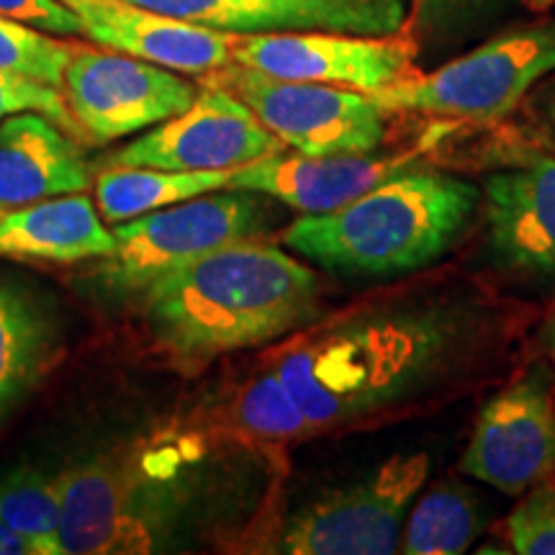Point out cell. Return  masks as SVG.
<instances>
[{
  "label": "cell",
  "mask_w": 555,
  "mask_h": 555,
  "mask_svg": "<svg viewBox=\"0 0 555 555\" xmlns=\"http://www.w3.org/2000/svg\"><path fill=\"white\" fill-rule=\"evenodd\" d=\"M461 474L522 496L555 476V391L551 365H535L494 393L463 450Z\"/></svg>",
  "instance_id": "10"
},
{
  "label": "cell",
  "mask_w": 555,
  "mask_h": 555,
  "mask_svg": "<svg viewBox=\"0 0 555 555\" xmlns=\"http://www.w3.org/2000/svg\"><path fill=\"white\" fill-rule=\"evenodd\" d=\"M80 29L106 50L155 62L183 75H208L229 65L234 34L172 18L131 0H60Z\"/></svg>",
  "instance_id": "14"
},
{
  "label": "cell",
  "mask_w": 555,
  "mask_h": 555,
  "mask_svg": "<svg viewBox=\"0 0 555 555\" xmlns=\"http://www.w3.org/2000/svg\"><path fill=\"white\" fill-rule=\"evenodd\" d=\"M201 78L237 95L291 152L371 155L386 139L388 114L363 90L273 78L240 62Z\"/></svg>",
  "instance_id": "7"
},
{
  "label": "cell",
  "mask_w": 555,
  "mask_h": 555,
  "mask_svg": "<svg viewBox=\"0 0 555 555\" xmlns=\"http://www.w3.org/2000/svg\"><path fill=\"white\" fill-rule=\"evenodd\" d=\"M189 442L172 437L82 461L60 478V538L65 555L157 551L191 496Z\"/></svg>",
  "instance_id": "4"
},
{
  "label": "cell",
  "mask_w": 555,
  "mask_h": 555,
  "mask_svg": "<svg viewBox=\"0 0 555 555\" xmlns=\"http://www.w3.org/2000/svg\"><path fill=\"white\" fill-rule=\"evenodd\" d=\"M227 34L332 31L393 37L406 31L409 0H131Z\"/></svg>",
  "instance_id": "13"
},
{
  "label": "cell",
  "mask_w": 555,
  "mask_h": 555,
  "mask_svg": "<svg viewBox=\"0 0 555 555\" xmlns=\"http://www.w3.org/2000/svg\"><path fill=\"white\" fill-rule=\"evenodd\" d=\"M234 170L178 172L159 168H106L95 180V204L111 224L144 217L204 193L229 189Z\"/></svg>",
  "instance_id": "20"
},
{
  "label": "cell",
  "mask_w": 555,
  "mask_h": 555,
  "mask_svg": "<svg viewBox=\"0 0 555 555\" xmlns=\"http://www.w3.org/2000/svg\"><path fill=\"white\" fill-rule=\"evenodd\" d=\"M483 530V506L466 486L442 481L414 499L399 540L406 555L466 553Z\"/></svg>",
  "instance_id": "21"
},
{
  "label": "cell",
  "mask_w": 555,
  "mask_h": 555,
  "mask_svg": "<svg viewBox=\"0 0 555 555\" xmlns=\"http://www.w3.org/2000/svg\"><path fill=\"white\" fill-rule=\"evenodd\" d=\"M0 16L50 34H82L80 21L60 0H0Z\"/></svg>",
  "instance_id": "28"
},
{
  "label": "cell",
  "mask_w": 555,
  "mask_h": 555,
  "mask_svg": "<svg viewBox=\"0 0 555 555\" xmlns=\"http://www.w3.org/2000/svg\"><path fill=\"white\" fill-rule=\"evenodd\" d=\"M406 157L301 155L286 150L234 168L229 189L262 193L301 214H330L406 168Z\"/></svg>",
  "instance_id": "16"
},
{
  "label": "cell",
  "mask_w": 555,
  "mask_h": 555,
  "mask_svg": "<svg viewBox=\"0 0 555 555\" xmlns=\"http://www.w3.org/2000/svg\"><path fill=\"white\" fill-rule=\"evenodd\" d=\"M486 237L506 270L555 275V159L532 157L483 183Z\"/></svg>",
  "instance_id": "15"
},
{
  "label": "cell",
  "mask_w": 555,
  "mask_h": 555,
  "mask_svg": "<svg viewBox=\"0 0 555 555\" xmlns=\"http://www.w3.org/2000/svg\"><path fill=\"white\" fill-rule=\"evenodd\" d=\"M281 150H286L281 139L237 95L201 82L196 101L183 114L124 144L106 157V168L234 170Z\"/></svg>",
  "instance_id": "11"
},
{
  "label": "cell",
  "mask_w": 555,
  "mask_h": 555,
  "mask_svg": "<svg viewBox=\"0 0 555 555\" xmlns=\"http://www.w3.org/2000/svg\"><path fill=\"white\" fill-rule=\"evenodd\" d=\"M538 119H540V137L547 147L555 150V82L547 86L543 99L538 103Z\"/></svg>",
  "instance_id": "29"
},
{
  "label": "cell",
  "mask_w": 555,
  "mask_h": 555,
  "mask_svg": "<svg viewBox=\"0 0 555 555\" xmlns=\"http://www.w3.org/2000/svg\"><path fill=\"white\" fill-rule=\"evenodd\" d=\"M60 509V478L29 466L0 474V519L34 547V555H65Z\"/></svg>",
  "instance_id": "23"
},
{
  "label": "cell",
  "mask_w": 555,
  "mask_h": 555,
  "mask_svg": "<svg viewBox=\"0 0 555 555\" xmlns=\"http://www.w3.org/2000/svg\"><path fill=\"white\" fill-rule=\"evenodd\" d=\"M142 294L157 345L196 365L291 337L322 311L314 270L260 237L185 262Z\"/></svg>",
  "instance_id": "2"
},
{
  "label": "cell",
  "mask_w": 555,
  "mask_h": 555,
  "mask_svg": "<svg viewBox=\"0 0 555 555\" xmlns=\"http://www.w3.org/2000/svg\"><path fill=\"white\" fill-rule=\"evenodd\" d=\"M268 221V196L234 189L157 208L116 224V247L103 258V281L119 291H144L157 278L214 249L258 240Z\"/></svg>",
  "instance_id": "8"
},
{
  "label": "cell",
  "mask_w": 555,
  "mask_h": 555,
  "mask_svg": "<svg viewBox=\"0 0 555 555\" xmlns=\"http://www.w3.org/2000/svg\"><path fill=\"white\" fill-rule=\"evenodd\" d=\"M60 90L82 137L101 144L157 127L198 95L176 69L86 44H75Z\"/></svg>",
  "instance_id": "9"
},
{
  "label": "cell",
  "mask_w": 555,
  "mask_h": 555,
  "mask_svg": "<svg viewBox=\"0 0 555 555\" xmlns=\"http://www.w3.org/2000/svg\"><path fill=\"white\" fill-rule=\"evenodd\" d=\"M509 551L522 555H555V476L522 494L504 522Z\"/></svg>",
  "instance_id": "26"
},
{
  "label": "cell",
  "mask_w": 555,
  "mask_h": 555,
  "mask_svg": "<svg viewBox=\"0 0 555 555\" xmlns=\"http://www.w3.org/2000/svg\"><path fill=\"white\" fill-rule=\"evenodd\" d=\"M54 343V322L37 298L0 283V420L44 376Z\"/></svg>",
  "instance_id": "19"
},
{
  "label": "cell",
  "mask_w": 555,
  "mask_h": 555,
  "mask_svg": "<svg viewBox=\"0 0 555 555\" xmlns=\"http://www.w3.org/2000/svg\"><path fill=\"white\" fill-rule=\"evenodd\" d=\"M525 5L530 11H535V13H543V11H551L553 5H555V0H525Z\"/></svg>",
  "instance_id": "32"
},
{
  "label": "cell",
  "mask_w": 555,
  "mask_h": 555,
  "mask_svg": "<svg viewBox=\"0 0 555 555\" xmlns=\"http://www.w3.org/2000/svg\"><path fill=\"white\" fill-rule=\"evenodd\" d=\"M427 476V453L388 457L367 476L322 491L291 512L270 551L291 555L399 553L409 509Z\"/></svg>",
  "instance_id": "6"
},
{
  "label": "cell",
  "mask_w": 555,
  "mask_h": 555,
  "mask_svg": "<svg viewBox=\"0 0 555 555\" xmlns=\"http://www.w3.org/2000/svg\"><path fill=\"white\" fill-rule=\"evenodd\" d=\"M3 214H5V208H0V219H3Z\"/></svg>",
  "instance_id": "33"
},
{
  "label": "cell",
  "mask_w": 555,
  "mask_h": 555,
  "mask_svg": "<svg viewBox=\"0 0 555 555\" xmlns=\"http://www.w3.org/2000/svg\"><path fill=\"white\" fill-rule=\"evenodd\" d=\"M416 52L420 44L409 29L393 37L332 31L234 34L232 60L273 78L327 82L373 95L412 78Z\"/></svg>",
  "instance_id": "12"
},
{
  "label": "cell",
  "mask_w": 555,
  "mask_h": 555,
  "mask_svg": "<svg viewBox=\"0 0 555 555\" xmlns=\"http://www.w3.org/2000/svg\"><path fill=\"white\" fill-rule=\"evenodd\" d=\"M509 0H409V34L420 41L466 37L483 21L496 16Z\"/></svg>",
  "instance_id": "25"
},
{
  "label": "cell",
  "mask_w": 555,
  "mask_h": 555,
  "mask_svg": "<svg viewBox=\"0 0 555 555\" xmlns=\"http://www.w3.org/2000/svg\"><path fill=\"white\" fill-rule=\"evenodd\" d=\"M24 111H37V114L47 116V119L65 129L67 134L82 137L60 88L31 78H21V75L0 73V121L13 114H24Z\"/></svg>",
  "instance_id": "27"
},
{
  "label": "cell",
  "mask_w": 555,
  "mask_h": 555,
  "mask_svg": "<svg viewBox=\"0 0 555 555\" xmlns=\"http://www.w3.org/2000/svg\"><path fill=\"white\" fill-rule=\"evenodd\" d=\"M494 311L461 291H420L317 319L268 363L307 414L311 435L397 422L468 380L494 350Z\"/></svg>",
  "instance_id": "1"
},
{
  "label": "cell",
  "mask_w": 555,
  "mask_h": 555,
  "mask_svg": "<svg viewBox=\"0 0 555 555\" xmlns=\"http://www.w3.org/2000/svg\"><path fill=\"white\" fill-rule=\"evenodd\" d=\"M234 427L247 442L268 448H286L311 437V425L294 393L268 363L253 373L234 397Z\"/></svg>",
  "instance_id": "22"
},
{
  "label": "cell",
  "mask_w": 555,
  "mask_h": 555,
  "mask_svg": "<svg viewBox=\"0 0 555 555\" xmlns=\"http://www.w3.org/2000/svg\"><path fill=\"white\" fill-rule=\"evenodd\" d=\"M555 73V18L496 34L474 52L433 73L373 93L386 114H422L457 121H496Z\"/></svg>",
  "instance_id": "5"
},
{
  "label": "cell",
  "mask_w": 555,
  "mask_h": 555,
  "mask_svg": "<svg viewBox=\"0 0 555 555\" xmlns=\"http://www.w3.org/2000/svg\"><path fill=\"white\" fill-rule=\"evenodd\" d=\"M543 347H545V356H547V365H551V373H553V391H555V304H553L551 314H547V319H545Z\"/></svg>",
  "instance_id": "31"
},
{
  "label": "cell",
  "mask_w": 555,
  "mask_h": 555,
  "mask_svg": "<svg viewBox=\"0 0 555 555\" xmlns=\"http://www.w3.org/2000/svg\"><path fill=\"white\" fill-rule=\"evenodd\" d=\"M481 191L466 178L404 168L330 214H304L283 245L343 275H399L433 266L466 232Z\"/></svg>",
  "instance_id": "3"
},
{
  "label": "cell",
  "mask_w": 555,
  "mask_h": 555,
  "mask_svg": "<svg viewBox=\"0 0 555 555\" xmlns=\"http://www.w3.org/2000/svg\"><path fill=\"white\" fill-rule=\"evenodd\" d=\"M88 189L90 168L73 134L37 111L0 121V208Z\"/></svg>",
  "instance_id": "17"
},
{
  "label": "cell",
  "mask_w": 555,
  "mask_h": 555,
  "mask_svg": "<svg viewBox=\"0 0 555 555\" xmlns=\"http://www.w3.org/2000/svg\"><path fill=\"white\" fill-rule=\"evenodd\" d=\"M0 555H34V547L0 519Z\"/></svg>",
  "instance_id": "30"
},
{
  "label": "cell",
  "mask_w": 555,
  "mask_h": 555,
  "mask_svg": "<svg viewBox=\"0 0 555 555\" xmlns=\"http://www.w3.org/2000/svg\"><path fill=\"white\" fill-rule=\"evenodd\" d=\"M114 247V229L103 227L99 208L82 193L34 201L0 219V260L73 266L108 258Z\"/></svg>",
  "instance_id": "18"
},
{
  "label": "cell",
  "mask_w": 555,
  "mask_h": 555,
  "mask_svg": "<svg viewBox=\"0 0 555 555\" xmlns=\"http://www.w3.org/2000/svg\"><path fill=\"white\" fill-rule=\"evenodd\" d=\"M73 50V41H62L21 21L0 16V73L62 88Z\"/></svg>",
  "instance_id": "24"
}]
</instances>
